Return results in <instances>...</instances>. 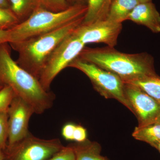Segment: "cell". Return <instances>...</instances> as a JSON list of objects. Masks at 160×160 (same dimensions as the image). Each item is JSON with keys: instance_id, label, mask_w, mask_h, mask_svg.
<instances>
[{"instance_id": "obj_28", "label": "cell", "mask_w": 160, "mask_h": 160, "mask_svg": "<svg viewBox=\"0 0 160 160\" xmlns=\"http://www.w3.org/2000/svg\"><path fill=\"white\" fill-rule=\"evenodd\" d=\"M0 160H4V152L1 148H0Z\"/></svg>"}, {"instance_id": "obj_30", "label": "cell", "mask_w": 160, "mask_h": 160, "mask_svg": "<svg viewBox=\"0 0 160 160\" xmlns=\"http://www.w3.org/2000/svg\"><path fill=\"white\" fill-rule=\"evenodd\" d=\"M154 148L157 149L158 150L159 152H160V142L159 143H158L156 146H155Z\"/></svg>"}, {"instance_id": "obj_8", "label": "cell", "mask_w": 160, "mask_h": 160, "mask_svg": "<svg viewBox=\"0 0 160 160\" xmlns=\"http://www.w3.org/2000/svg\"><path fill=\"white\" fill-rule=\"evenodd\" d=\"M126 97L137 118L138 127L160 122V102L138 86L125 83Z\"/></svg>"}, {"instance_id": "obj_26", "label": "cell", "mask_w": 160, "mask_h": 160, "mask_svg": "<svg viewBox=\"0 0 160 160\" xmlns=\"http://www.w3.org/2000/svg\"><path fill=\"white\" fill-rule=\"evenodd\" d=\"M0 7L6 9H10L9 0H0Z\"/></svg>"}, {"instance_id": "obj_14", "label": "cell", "mask_w": 160, "mask_h": 160, "mask_svg": "<svg viewBox=\"0 0 160 160\" xmlns=\"http://www.w3.org/2000/svg\"><path fill=\"white\" fill-rule=\"evenodd\" d=\"M112 0H87L88 9L82 24L106 19Z\"/></svg>"}, {"instance_id": "obj_12", "label": "cell", "mask_w": 160, "mask_h": 160, "mask_svg": "<svg viewBox=\"0 0 160 160\" xmlns=\"http://www.w3.org/2000/svg\"><path fill=\"white\" fill-rule=\"evenodd\" d=\"M69 145L73 149L76 160H109L101 155V146L97 142L87 139Z\"/></svg>"}, {"instance_id": "obj_7", "label": "cell", "mask_w": 160, "mask_h": 160, "mask_svg": "<svg viewBox=\"0 0 160 160\" xmlns=\"http://www.w3.org/2000/svg\"><path fill=\"white\" fill-rule=\"evenodd\" d=\"M85 45L73 33L59 44L50 55L39 81L43 89L49 91L56 77L78 57Z\"/></svg>"}, {"instance_id": "obj_3", "label": "cell", "mask_w": 160, "mask_h": 160, "mask_svg": "<svg viewBox=\"0 0 160 160\" xmlns=\"http://www.w3.org/2000/svg\"><path fill=\"white\" fill-rule=\"evenodd\" d=\"M85 16L54 31L17 42L9 43L18 54L17 63L39 80L50 55L65 38L73 33Z\"/></svg>"}, {"instance_id": "obj_20", "label": "cell", "mask_w": 160, "mask_h": 160, "mask_svg": "<svg viewBox=\"0 0 160 160\" xmlns=\"http://www.w3.org/2000/svg\"><path fill=\"white\" fill-rule=\"evenodd\" d=\"M8 120L7 110L0 112V148L3 150L6 149L8 143Z\"/></svg>"}, {"instance_id": "obj_11", "label": "cell", "mask_w": 160, "mask_h": 160, "mask_svg": "<svg viewBox=\"0 0 160 160\" xmlns=\"http://www.w3.org/2000/svg\"><path fill=\"white\" fill-rule=\"evenodd\" d=\"M127 20L146 26L154 33L160 32V14L152 2L138 3Z\"/></svg>"}, {"instance_id": "obj_17", "label": "cell", "mask_w": 160, "mask_h": 160, "mask_svg": "<svg viewBox=\"0 0 160 160\" xmlns=\"http://www.w3.org/2000/svg\"><path fill=\"white\" fill-rule=\"evenodd\" d=\"M127 83L138 86L150 97L160 102V77L158 75L134 80Z\"/></svg>"}, {"instance_id": "obj_24", "label": "cell", "mask_w": 160, "mask_h": 160, "mask_svg": "<svg viewBox=\"0 0 160 160\" xmlns=\"http://www.w3.org/2000/svg\"><path fill=\"white\" fill-rule=\"evenodd\" d=\"M87 137L86 129L80 125H77L73 135V141L76 142H82L87 139Z\"/></svg>"}, {"instance_id": "obj_2", "label": "cell", "mask_w": 160, "mask_h": 160, "mask_svg": "<svg viewBox=\"0 0 160 160\" xmlns=\"http://www.w3.org/2000/svg\"><path fill=\"white\" fill-rule=\"evenodd\" d=\"M78 58L116 74L125 83L157 75L153 58L146 52L129 54L109 46L85 47Z\"/></svg>"}, {"instance_id": "obj_13", "label": "cell", "mask_w": 160, "mask_h": 160, "mask_svg": "<svg viewBox=\"0 0 160 160\" xmlns=\"http://www.w3.org/2000/svg\"><path fill=\"white\" fill-rule=\"evenodd\" d=\"M138 3L137 0H112L106 19L114 22L122 23L128 19Z\"/></svg>"}, {"instance_id": "obj_5", "label": "cell", "mask_w": 160, "mask_h": 160, "mask_svg": "<svg viewBox=\"0 0 160 160\" xmlns=\"http://www.w3.org/2000/svg\"><path fill=\"white\" fill-rule=\"evenodd\" d=\"M69 67L78 69L86 74L95 89L101 95L106 98L117 100L132 112L125 94V83L119 77L78 57L72 62Z\"/></svg>"}, {"instance_id": "obj_15", "label": "cell", "mask_w": 160, "mask_h": 160, "mask_svg": "<svg viewBox=\"0 0 160 160\" xmlns=\"http://www.w3.org/2000/svg\"><path fill=\"white\" fill-rule=\"evenodd\" d=\"M132 136L135 139L148 143L154 148L160 142V122L143 127L137 126Z\"/></svg>"}, {"instance_id": "obj_21", "label": "cell", "mask_w": 160, "mask_h": 160, "mask_svg": "<svg viewBox=\"0 0 160 160\" xmlns=\"http://www.w3.org/2000/svg\"><path fill=\"white\" fill-rule=\"evenodd\" d=\"M15 95L9 86H3L0 89V112L8 109Z\"/></svg>"}, {"instance_id": "obj_6", "label": "cell", "mask_w": 160, "mask_h": 160, "mask_svg": "<svg viewBox=\"0 0 160 160\" xmlns=\"http://www.w3.org/2000/svg\"><path fill=\"white\" fill-rule=\"evenodd\" d=\"M59 138L43 139L29 134L3 150L4 160H46L64 148Z\"/></svg>"}, {"instance_id": "obj_19", "label": "cell", "mask_w": 160, "mask_h": 160, "mask_svg": "<svg viewBox=\"0 0 160 160\" xmlns=\"http://www.w3.org/2000/svg\"><path fill=\"white\" fill-rule=\"evenodd\" d=\"M40 6L44 9L55 12L66 10L69 5L67 0H38Z\"/></svg>"}, {"instance_id": "obj_27", "label": "cell", "mask_w": 160, "mask_h": 160, "mask_svg": "<svg viewBox=\"0 0 160 160\" xmlns=\"http://www.w3.org/2000/svg\"><path fill=\"white\" fill-rule=\"evenodd\" d=\"M69 1L72 3V5L75 4H86L85 3V2H87V0H69Z\"/></svg>"}, {"instance_id": "obj_4", "label": "cell", "mask_w": 160, "mask_h": 160, "mask_svg": "<svg viewBox=\"0 0 160 160\" xmlns=\"http://www.w3.org/2000/svg\"><path fill=\"white\" fill-rule=\"evenodd\" d=\"M87 9V4H84L70 5L68 9L58 12L39 7L28 18L8 30L9 43L21 42L54 31L85 16Z\"/></svg>"}, {"instance_id": "obj_29", "label": "cell", "mask_w": 160, "mask_h": 160, "mask_svg": "<svg viewBox=\"0 0 160 160\" xmlns=\"http://www.w3.org/2000/svg\"><path fill=\"white\" fill-rule=\"evenodd\" d=\"M139 3L147 2H152V0H137Z\"/></svg>"}, {"instance_id": "obj_18", "label": "cell", "mask_w": 160, "mask_h": 160, "mask_svg": "<svg viewBox=\"0 0 160 160\" xmlns=\"http://www.w3.org/2000/svg\"><path fill=\"white\" fill-rule=\"evenodd\" d=\"M20 23L11 9L0 7V30H9Z\"/></svg>"}, {"instance_id": "obj_31", "label": "cell", "mask_w": 160, "mask_h": 160, "mask_svg": "<svg viewBox=\"0 0 160 160\" xmlns=\"http://www.w3.org/2000/svg\"><path fill=\"white\" fill-rule=\"evenodd\" d=\"M2 87H0V89H1V88H2Z\"/></svg>"}, {"instance_id": "obj_16", "label": "cell", "mask_w": 160, "mask_h": 160, "mask_svg": "<svg viewBox=\"0 0 160 160\" xmlns=\"http://www.w3.org/2000/svg\"><path fill=\"white\" fill-rule=\"evenodd\" d=\"M10 9L20 22L30 16L38 8L41 7L38 0H9Z\"/></svg>"}, {"instance_id": "obj_1", "label": "cell", "mask_w": 160, "mask_h": 160, "mask_svg": "<svg viewBox=\"0 0 160 160\" xmlns=\"http://www.w3.org/2000/svg\"><path fill=\"white\" fill-rule=\"evenodd\" d=\"M11 48L9 43L0 45V87L9 86L32 107L35 114H42L53 106L55 95L43 89L38 79L12 59Z\"/></svg>"}, {"instance_id": "obj_22", "label": "cell", "mask_w": 160, "mask_h": 160, "mask_svg": "<svg viewBox=\"0 0 160 160\" xmlns=\"http://www.w3.org/2000/svg\"><path fill=\"white\" fill-rule=\"evenodd\" d=\"M46 160H76L73 149L71 146H65L61 151Z\"/></svg>"}, {"instance_id": "obj_10", "label": "cell", "mask_w": 160, "mask_h": 160, "mask_svg": "<svg viewBox=\"0 0 160 160\" xmlns=\"http://www.w3.org/2000/svg\"><path fill=\"white\" fill-rule=\"evenodd\" d=\"M7 146H10L26 137L29 132V124L34 109L28 103L15 95L9 106Z\"/></svg>"}, {"instance_id": "obj_25", "label": "cell", "mask_w": 160, "mask_h": 160, "mask_svg": "<svg viewBox=\"0 0 160 160\" xmlns=\"http://www.w3.org/2000/svg\"><path fill=\"white\" fill-rule=\"evenodd\" d=\"M9 31L0 30V45L4 43H9Z\"/></svg>"}, {"instance_id": "obj_9", "label": "cell", "mask_w": 160, "mask_h": 160, "mask_svg": "<svg viewBox=\"0 0 160 160\" xmlns=\"http://www.w3.org/2000/svg\"><path fill=\"white\" fill-rule=\"evenodd\" d=\"M122 29V23L106 19L89 24L82 23L73 33L85 45L89 43H104L114 48Z\"/></svg>"}, {"instance_id": "obj_32", "label": "cell", "mask_w": 160, "mask_h": 160, "mask_svg": "<svg viewBox=\"0 0 160 160\" xmlns=\"http://www.w3.org/2000/svg\"></svg>"}, {"instance_id": "obj_23", "label": "cell", "mask_w": 160, "mask_h": 160, "mask_svg": "<svg viewBox=\"0 0 160 160\" xmlns=\"http://www.w3.org/2000/svg\"><path fill=\"white\" fill-rule=\"evenodd\" d=\"M76 125L69 123L65 124L62 130V136L66 141H73L75 129Z\"/></svg>"}]
</instances>
